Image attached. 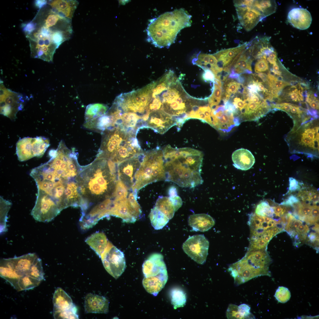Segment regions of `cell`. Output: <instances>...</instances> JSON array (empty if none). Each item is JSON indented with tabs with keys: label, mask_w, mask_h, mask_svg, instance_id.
<instances>
[{
	"label": "cell",
	"mask_w": 319,
	"mask_h": 319,
	"mask_svg": "<svg viewBox=\"0 0 319 319\" xmlns=\"http://www.w3.org/2000/svg\"><path fill=\"white\" fill-rule=\"evenodd\" d=\"M162 150L165 181L190 188L202 184L201 152L188 147L174 148L169 145Z\"/></svg>",
	"instance_id": "6da1fadb"
},
{
	"label": "cell",
	"mask_w": 319,
	"mask_h": 319,
	"mask_svg": "<svg viewBox=\"0 0 319 319\" xmlns=\"http://www.w3.org/2000/svg\"><path fill=\"white\" fill-rule=\"evenodd\" d=\"M117 175L110 171L107 159L97 157L80 171L76 179L81 195L82 208L87 210L94 204L112 198Z\"/></svg>",
	"instance_id": "7a4b0ae2"
},
{
	"label": "cell",
	"mask_w": 319,
	"mask_h": 319,
	"mask_svg": "<svg viewBox=\"0 0 319 319\" xmlns=\"http://www.w3.org/2000/svg\"><path fill=\"white\" fill-rule=\"evenodd\" d=\"M191 17L183 8L161 14L152 19L148 25L147 40L156 47L168 48L181 30L191 26Z\"/></svg>",
	"instance_id": "3957f363"
},
{
	"label": "cell",
	"mask_w": 319,
	"mask_h": 319,
	"mask_svg": "<svg viewBox=\"0 0 319 319\" xmlns=\"http://www.w3.org/2000/svg\"><path fill=\"white\" fill-rule=\"evenodd\" d=\"M287 221L286 215L277 219L251 213L248 222L250 229L248 249L267 250L268 243L276 235L284 231Z\"/></svg>",
	"instance_id": "277c9868"
},
{
	"label": "cell",
	"mask_w": 319,
	"mask_h": 319,
	"mask_svg": "<svg viewBox=\"0 0 319 319\" xmlns=\"http://www.w3.org/2000/svg\"><path fill=\"white\" fill-rule=\"evenodd\" d=\"M292 153L318 157L319 153V122L318 118L301 124H294L284 138Z\"/></svg>",
	"instance_id": "5b68a950"
},
{
	"label": "cell",
	"mask_w": 319,
	"mask_h": 319,
	"mask_svg": "<svg viewBox=\"0 0 319 319\" xmlns=\"http://www.w3.org/2000/svg\"><path fill=\"white\" fill-rule=\"evenodd\" d=\"M269 259L263 252L248 250L245 256L230 265L228 271L237 286L261 276H271Z\"/></svg>",
	"instance_id": "8992f818"
},
{
	"label": "cell",
	"mask_w": 319,
	"mask_h": 319,
	"mask_svg": "<svg viewBox=\"0 0 319 319\" xmlns=\"http://www.w3.org/2000/svg\"><path fill=\"white\" fill-rule=\"evenodd\" d=\"M144 152L143 160L136 175L131 190L136 196L138 191L147 185L165 180L162 150L157 147Z\"/></svg>",
	"instance_id": "52a82bcc"
},
{
	"label": "cell",
	"mask_w": 319,
	"mask_h": 319,
	"mask_svg": "<svg viewBox=\"0 0 319 319\" xmlns=\"http://www.w3.org/2000/svg\"><path fill=\"white\" fill-rule=\"evenodd\" d=\"M153 86V82L141 89L122 93L114 102L122 111L134 113L141 118L147 112L152 100Z\"/></svg>",
	"instance_id": "ba28073f"
},
{
	"label": "cell",
	"mask_w": 319,
	"mask_h": 319,
	"mask_svg": "<svg viewBox=\"0 0 319 319\" xmlns=\"http://www.w3.org/2000/svg\"><path fill=\"white\" fill-rule=\"evenodd\" d=\"M50 145L48 139L41 136L25 137L19 139L16 145V153L21 162L34 157H42Z\"/></svg>",
	"instance_id": "9c48e42d"
},
{
	"label": "cell",
	"mask_w": 319,
	"mask_h": 319,
	"mask_svg": "<svg viewBox=\"0 0 319 319\" xmlns=\"http://www.w3.org/2000/svg\"><path fill=\"white\" fill-rule=\"evenodd\" d=\"M106 271L115 279L124 271L126 263L123 253L108 241L100 257Z\"/></svg>",
	"instance_id": "30bf717a"
},
{
	"label": "cell",
	"mask_w": 319,
	"mask_h": 319,
	"mask_svg": "<svg viewBox=\"0 0 319 319\" xmlns=\"http://www.w3.org/2000/svg\"><path fill=\"white\" fill-rule=\"evenodd\" d=\"M0 81V113L10 118L14 119L18 112L23 108L22 95L6 88Z\"/></svg>",
	"instance_id": "8fae6325"
},
{
	"label": "cell",
	"mask_w": 319,
	"mask_h": 319,
	"mask_svg": "<svg viewBox=\"0 0 319 319\" xmlns=\"http://www.w3.org/2000/svg\"><path fill=\"white\" fill-rule=\"evenodd\" d=\"M53 304L55 319H78L77 308L71 298L60 287L55 291Z\"/></svg>",
	"instance_id": "7c38bea8"
},
{
	"label": "cell",
	"mask_w": 319,
	"mask_h": 319,
	"mask_svg": "<svg viewBox=\"0 0 319 319\" xmlns=\"http://www.w3.org/2000/svg\"><path fill=\"white\" fill-rule=\"evenodd\" d=\"M209 242L203 235H195L189 237L183 243L184 252L197 263L203 264L208 255Z\"/></svg>",
	"instance_id": "4fadbf2b"
},
{
	"label": "cell",
	"mask_w": 319,
	"mask_h": 319,
	"mask_svg": "<svg viewBox=\"0 0 319 319\" xmlns=\"http://www.w3.org/2000/svg\"><path fill=\"white\" fill-rule=\"evenodd\" d=\"M144 156V153L142 152L136 157L123 161L117 164L118 179L126 185L128 190H131L135 183L136 175Z\"/></svg>",
	"instance_id": "5bb4252c"
},
{
	"label": "cell",
	"mask_w": 319,
	"mask_h": 319,
	"mask_svg": "<svg viewBox=\"0 0 319 319\" xmlns=\"http://www.w3.org/2000/svg\"><path fill=\"white\" fill-rule=\"evenodd\" d=\"M289 213L284 231L294 240V245L306 241L310 230L308 224Z\"/></svg>",
	"instance_id": "9a60e30c"
},
{
	"label": "cell",
	"mask_w": 319,
	"mask_h": 319,
	"mask_svg": "<svg viewBox=\"0 0 319 319\" xmlns=\"http://www.w3.org/2000/svg\"><path fill=\"white\" fill-rule=\"evenodd\" d=\"M141 214L134 208L127 197L120 200H113L109 216H113L120 217L123 221L126 222L134 223Z\"/></svg>",
	"instance_id": "2e32d148"
},
{
	"label": "cell",
	"mask_w": 319,
	"mask_h": 319,
	"mask_svg": "<svg viewBox=\"0 0 319 319\" xmlns=\"http://www.w3.org/2000/svg\"><path fill=\"white\" fill-rule=\"evenodd\" d=\"M142 123L144 126L161 134H164L176 125V122L172 117L162 110L150 113L148 120Z\"/></svg>",
	"instance_id": "e0dca14e"
},
{
	"label": "cell",
	"mask_w": 319,
	"mask_h": 319,
	"mask_svg": "<svg viewBox=\"0 0 319 319\" xmlns=\"http://www.w3.org/2000/svg\"><path fill=\"white\" fill-rule=\"evenodd\" d=\"M272 108L284 111L292 118L294 124H301L310 120L315 119L317 117L308 109L295 104L287 102L274 104Z\"/></svg>",
	"instance_id": "ac0fdd59"
},
{
	"label": "cell",
	"mask_w": 319,
	"mask_h": 319,
	"mask_svg": "<svg viewBox=\"0 0 319 319\" xmlns=\"http://www.w3.org/2000/svg\"><path fill=\"white\" fill-rule=\"evenodd\" d=\"M236 8L241 25L248 31L252 30L265 17L259 11L251 6H237Z\"/></svg>",
	"instance_id": "d6986e66"
},
{
	"label": "cell",
	"mask_w": 319,
	"mask_h": 319,
	"mask_svg": "<svg viewBox=\"0 0 319 319\" xmlns=\"http://www.w3.org/2000/svg\"><path fill=\"white\" fill-rule=\"evenodd\" d=\"M288 22L294 27L300 30H305L310 26L312 18L310 13L306 9L294 8L289 12Z\"/></svg>",
	"instance_id": "ffe728a7"
},
{
	"label": "cell",
	"mask_w": 319,
	"mask_h": 319,
	"mask_svg": "<svg viewBox=\"0 0 319 319\" xmlns=\"http://www.w3.org/2000/svg\"><path fill=\"white\" fill-rule=\"evenodd\" d=\"M167 270L163 256L159 253L151 254L142 265V271L144 277L157 276Z\"/></svg>",
	"instance_id": "44dd1931"
},
{
	"label": "cell",
	"mask_w": 319,
	"mask_h": 319,
	"mask_svg": "<svg viewBox=\"0 0 319 319\" xmlns=\"http://www.w3.org/2000/svg\"><path fill=\"white\" fill-rule=\"evenodd\" d=\"M109 301L105 297L89 293L85 297L84 310L86 313H107Z\"/></svg>",
	"instance_id": "7402d4cb"
},
{
	"label": "cell",
	"mask_w": 319,
	"mask_h": 319,
	"mask_svg": "<svg viewBox=\"0 0 319 319\" xmlns=\"http://www.w3.org/2000/svg\"><path fill=\"white\" fill-rule=\"evenodd\" d=\"M78 4L77 1L74 0H51L47 3L53 12L70 19H71Z\"/></svg>",
	"instance_id": "603a6c76"
},
{
	"label": "cell",
	"mask_w": 319,
	"mask_h": 319,
	"mask_svg": "<svg viewBox=\"0 0 319 319\" xmlns=\"http://www.w3.org/2000/svg\"><path fill=\"white\" fill-rule=\"evenodd\" d=\"M253 61L249 51L247 47L240 56L236 58L230 65V73H234L240 75L244 74H251Z\"/></svg>",
	"instance_id": "cb8c5ba5"
},
{
	"label": "cell",
	"mask_w": 319,
	"mask_h": 319,
	"mask_svg": "<svg viewBox=\"0 0 319 319\" xmlns=\"http://www.w3.org/2000/svg\"><path fill=\"white\" fill-rule=\"evenodd\" d=\"M232 159L234 167L242 170L249 169L255 162L254 157L251 152L244 148L235 151L232 155Z\"/></svg>",
	"instance_id": "d4e9b609"
},
{
	"label": "cell",
	"mask_w": 319,
	"mask_h": 319,
	"mask_svg": "<svg viewBox=\"0 0 319 319\" xmlns=\"http://www.w3.org/2000/svg\"><path fill=\"white\" fill-rule=\"evenodd\" d=\"M168 277L167 270L157 276L144 277L142 281V284L148 292L156 296L164 287Z\"/></svg>",
	"instance_id": "484cf974"
},
{
	"label": "cell",
	"mask_w": 319,
	"mask_h": 319,
	"mask_svg": "<svg viewBox=\"0 0 319 319\" xmlns=\"http://www.w3.org/2000/svg\"><path fill=\"white\" fill-rule=\"evenodd\" d=\"M246 43L237 47L222 50L213 55L217 58L218 67L224 68L228 66L236 56L247 47Z\"/></svg>",
	"instance_id": "4316f807"
},
{
	"label": "cell",
	"mask_w": 319,
	"mask_h": 319,
	"mask_svg": "<svg viewBox=\"0 0 319 319\" xmlns=\"http://www.w3.org/2000/svg\"><path fill=\"white\" fill-rule=\"evenodd\" d=\"M0 275L17 291H20L18 283L20 278L22 276L14 268L10 258L2 259L0 261Z\"/></svg>",
	"instance_id": "83f0119b"
},
{
	"label": "cell",
	"mask_w": 319,
	"mask_h": 319,
	"mask_svg": "<svg viewBox=\"0 0 319 319\" xmlns=\"http://www.w3.org/2000/svg\"><path fill=\"white\" fill-rule=\"evenodd\" d=\"M189 225L196 231L204 232L212 227L215 222L213 218L209 215L200 214L190 215L188 219Z\"/></svg>",
	"instance_id": "f1b7e54d"
},
{
	"label": "cell",
	"mask_w": 319,
	"mask_h": 319,
	"mask_svg": "<svg viewBox=\"0 0 319 319\" xmlns=\"http://www.w3.org/2000/svg\"><path fill=\"white\" fill-rule=\"evenodd\" d=\"M38 257L35 253H29L10 259L14 269L23 276L28 274L32 266Z\"/></svg>",
	"instance_id": "f546056e"
},
{
	"label": "cell",
	"mask_w": 319,
	"mask_h": 319,
	"mask_svg": "<svg viewBox=\"0 0 319 319\" xmlns=\"http://www.w3.org/2000/svg\"><path fill=\"white\" fill-rule=\"evenodd\" d=\"M85 241L100 257L108 242L105 234L100 232L92 235L86 239Z\"/></svg>",
	"instance_id": "4dcf8cb0"
},
{
	"label": "cell",
	"mask_w": 319,
	"mask_h": 319,
	"mask_svg": "<svg viewBox=\"0 0 319 319\" xmlns=\"http://www.w3.org/2000/svg\"><path fill=\"white\" fill-rule=\"evenodd\" d=\"M250 307L243 304L239 306L230 304L226 312L228 319H253V315L250 312Z\"/></svg>",
	"instance_id": "1f68e13d"
},
{
	"label": "cell",
	"mask_w": 319,
	"mask_h": 319,
	"mask_svg": "<svg viewBox=\"0 0 319 319\" xmlns=\"http://www.w3.org/2000/svg\"><path fill=\"white\" fill-rule=\"evenodd\" d=\"M108 107L100 103L90 104L86 107L85 113V122L95 120L106 113Z\"/></svg>",
	"instance_id": "d6a6232c"
},
{
	"label": "cell",
	"mask_w": 319,
	"mask_h": 319,
	"mask_svg": "<svg viewBox=\"0 0 319 319\" xmlns=\"http://www.w3.org/2000/svg\"><path fill=\"white\" fill-rule=\"evenodd\" d=\"M155 207L169 219L173 218L176 211L169 197L159 196L156 201Z\"/></svg>",
	"instance_id": "836d02e7"
},
{
	"label": "cell",
	"mask_w": 319,
	"mask_h": 319,
	"mask_svg": "<svg viewBox=\"0 0 319 319\" xmlns=\"http://www.w3.org/2000/svg\"><path fill=\"white\" fill-rule=\"evenodd\" d=\"M252 6L265 17L275 12L277 5L274 0H253Z\"/></svg>",
	"instance_id": "e575fe53"
},
{
	"label": "cell",
	"mask_w": 319,
	"mask_h": 319,
	"mask_svg": "<svg viewBox=\"0 0 319 319\" xmlns=\"http://www.w3.org/2000/svg\"><path fill=\"white\" fill-rule=\"evenodd\" d=\"M242 86V84L233 79L230 78L227 79L222 86L223 93L222 100L224 103L235 95Z\"/></svg>",
	"instance_id": "d590c367"
},
{
	"label": "cell",
	"mask_w": 319,
	"mask_h": 319,
	"mask_svg": "<svg viewBox=\"0 0 319 319\" xmlns=\"http://www.w3.org/2000/svg\"><path fill=\"white\" fill-rule=\"evenodd\" d=\"M149 217L152 226L156 230L162 229L170 220L155 206L151 209Z\"/></svg>",
	"instance_id": "8d00e7d4"
},
{
	"label": "cell",
	"mask_w": 319,
	"mask_h": 319,
	"mask_svg": "<svg viewBox=\"0 0 319 319\" xmlns=\"http://www.w3.org/2000/svg\"><path fill=\"white\" fill-rule=\"evenodd\" d=\"M171 302L174 309L184 307L186 302V293L178 287L172 288L170 292Z\"/></svg>",
	"instance_id": "74e56055"
},
{
	"label": "cell",
	"mask_w": 319,
	"mask_h": 319,
	"mask_svg": "<svg viewBox=\"0 0 319 319\" xmlns=\"http://www.w3.org/2000/svg\"><path fill=\"white\" fill-rule=\"evenodd\" d=\"M40 282L28 275H24L20 278L18 281L19 291L32 289L38 286Z\"/></svg>",
	"instance_id": "f35d334b"
},
{
	"label": "cell",
	"mask_w": 319,
	"mask_h": 319,
	"mask_svg": "<svg viewBox=\"0 0 319 319\" xmlns=\"http://www.w3.org/2000/svg\"><path fill=\"white\" fill-rule=\"evenodd\" d=\"M32 277L41 281L44 279V273L41 259L38 257L32 266L28 274Z\"/></svg>",
	"instance_id": "ab89813d"
},
{
	"label": "cell",
	"mask_w": 319,
	"mask_h": 319,
	"mask_svg": "<svg viewBox=\"0 0 319 319\" xmlns=\"http://www.w3.org/2000/svg\"><path fill=\"white\" fill-rule=\"evenodd\" d=\"M255 213L260 216L272 218L274 216H276L274 214L273 207L271 206L266 201H262L257 205Z\"/></svg>",
	"instance_id": "60d3db41"
},
{
	"label": "cell",
	"mask_w": 319,
	"mask_h": 319,
	"mask_svg": "<svg viewBox=\"0 0 319 319\" xmlns=\"http://www.w3.org/2000/svg\"><path fill=\"white\" fill-rule=\"evenodd\" d=\"M213 92L208 98L209 104L211 108L219 105L222 100L223 96L222 88L215 83H213Z\"/></svg>",
	"instance_id": "b9f144b4"
},
{
	"label": "cell",
	"mask_w": 319,
	"mask_h": 319,
	"mask_svg": "<svg viewBox=\"0 0 319 319\" xmlns=\"http://www.w3.org/2000/svg\"><path fill=\"white\" fill-rule=\"evenodd\" d=\"M128 190L126 185L118 179L116 182L112 198L114 200H118L127 198L128 194Z\"/></svg>",
	"instance_id": "7bdbcfd3"
},
{
	"label": "cell",
	"mask_w": 319,
	"mask_h": 319,
	"mask_svg": "<svg viewBox=\"0 0 319 319\" xmlns=\"http://www.w3.org/2000/svg\"><path fill=\"white\" fill-rule=\"evenodd\" d=\"M11 203L0 197L1 207V232L6 231V217L10 208Z\"/></svg>",
	"instance_id": "ee69618b"
},
{
	"label": "cell",
	"mask_w": 319,
	"mask_h": 319,
	"mask_svg": "<svg viewBox=\"0 0 319 319\" xmlns=\"http://www.w3.org/2000/svg\"><path fill=\"white\" fill-rule=\"evenodd\" d=\"M274 296L279 302L285 303L289 300L291 295L290 292L287 288L280 286L276 290Z\"/></svg>",
	"instance_id": "f6af8a7d"
},
{
	"label": "cell",
	"mask_w": 319,
	"mask_h": 319,
	"mask_svg": "<svg viewBox=\"0 0 319 319\" xmlns=\"http://www.w3.org/2000/svg\"><path fill=\"white\" fill-rule=\"evenodd\" d=\"M311 92H309L307 93L306 97V101L308 103L311 107L314 109L318 110L319 108V103L318 98H317Z\"/></svg>",
	"instance_id": "bcb514c9"
},
{
	"label": "cell",
	"mask_w": 319,
	"mask_h": 319,
	"mask_svg": "<svg viewBox=\"0 0 319 319\" xmlns=\"http://www.w3.org/2000/svg\"><path fill=\"white\" fill-rule=\"evenodd\" d=\"M204 71L201 75L202 79L206 82L215 83V76L213 72L209 69H204Z\"/></svg>",
	"instance_id": "7dc6e473"
},
{
	"label": "cell",
	"mask_w": 319,
	"mask_h": 319,
	"mask_svg": "<svg viewBox=\"0 0 319 319\" xmlns=\"http://www.w3.org/2000/svg\"><path fill=\"white\" fill-rule=\"evenodd\" d=\"M289 191L292 192L298 190L300 188V183L297 180L292 177L289 178Z\"/></svg>",
	"instance_id": "c3c4849f"
},
{
	"label": "cell",
	"mask_w": 319,
	"mask_h": 319,
	"mask_svg": "<svg viewBox=\"0 0 319 319\" xmlns=\"http://www.w3.org/2000/svg\"><path fill=\"white\" fill-rule=\"evenodd\" d=\"M299 199L296 197L291 195L287 200L281 203L280 205L286 206H292L294 204L299 202Z\"/></svg>",
	"instance_id": "681fc988"
},
{
	"label": "cell",
	"mask_w": 319,
	"mask_h": 319,
	"mask_svg": "<svg viewBox=\"0 0 319 319\" xmlns=\"http://www.w3.org/2000/svg\"><path fill=\"white\" fill-rule=\"evenodd\" d=\"M169 197L175 210L177 211L182 205L183 202L181 198L178 195L174 197Z\"/></svg>",
	"instance_id": "f907efd6"
},
{
	"label": "cell",
	"mask_w": 319,
	"mask_h": 319,
	"mask_svg": "<svg viewBox=\"0 0 319 319\" xmlns=\"http://www.w3.org/2000/svg\"><path fill=\"white\" fill-rule=\"evenodd\" d=\"M168 193L170 197H174L178 196L177 189L174 186H172L169 188Z\"/></svg>",
	"instance_id": "816d5d0a"
},
{
	"label": "cell",
	"mask_w": 319,
	"mask_h": 319,
	"mask_svg": "<svg viewBox=\"0 0 319 319\" xmlns=\"http://www.w3.org/2000/svg\"><path fill=\"white\" fill-rule=\"evenodd\" d=\"M47 2L46 0H36L35 1V4L37 7L40 9L46 5Z\"/></svg>",
	"instance_id": "f5cc1de1"
},
{
	"label": "cell",
	"mask_w": 319,
	"mask_h": 319,
	"mask_svg": "<svg viewBox=\"0 0 319 319\" xmlns=\"http://www.w3.org/2000/svg\"><path fill=\"white\" fill-rule=\"evenodd\" d=\"M88 209H87V210H88ZM84 213H85V212H84ZM84 213H83V214H84Z\"/></svg>",
	"instance_id": "db71d44e"
}]
</instances>
